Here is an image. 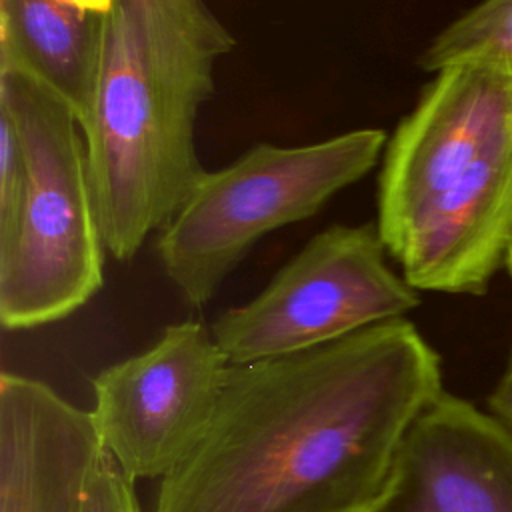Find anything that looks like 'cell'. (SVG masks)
Returning a JSON list of instances; mask_svg holds the SVG:
<instances>
[{
  "mask_svg": "<svg viewBox=\"0 0 512 512\" xmlns=\"http://www.w3.org/2000/svg\"><path fill=\"white\" fill-rule=\"evenodd\" d=\"M442 392L440 356L406 318L230 364L150 512H384L404 440Z\"/></svg>",
  "mask_w": 512,
  "mask_h": 512,
  "instance_id": "obj_1",
  "label": "cell"
},
{
  "mask_svg": "<svg viewBox=\"0 0 512 512\" xmlns=\"http://www.w3.org/2000/svg\"><path fill=\"white\" fill-rule=\"evenodd\" d=\"M236 38L206 0H114L84 126L106 250L132 260L204 174L200 108Z\"/></svg>",
  "mask_w": 512,
  "mask_h": 512,
  "instance_id": "obj_2",
  "label": "cell"
},
{
  "mask_svg": "<svg viewBox=\"0 0 512 512\" xmlns=\"http://www.w3.org/2000/svg\"><path fill=\"white\" fill-rule=\"evenodd\" d=\"M0 106L20 132L26 180L0 236V322L28 330L82 308L104 282V236L76 114L34 78L0 70Z\"/></svg>",
  "mask_w": 512,
  "mask_h": 512,
  "instance_id": "obj_3",
  "label": "cell"
},
{
  "mask_svg": "<svg viewBox=\"0 0 512 512\" xmlns=\"http://www.w3.org/2000/svg\"><path fill=\"white\" fill-rule=\"evenodd\" d=\"M388 134L356 128L318 142H258L234 162L204 170L158 232L156 254L190 306H204L270 232L312 218L374 170Z\"/></svg>",
  "mask_w": 512,
  "mask_h": 512,
  "instance_id": "obj_4",
  "label": "cell"
},
{
  "mask_svg": "<svg viewBox=\"0 0 512 512\" xmlns=\"http://www.w3.org/2000/svg\"><path fill=\"white\" fill-rule=\"evenodd\" d=\"M386 252L376 220L328 226L254 298L214 320L216 344L230 364H250L404 318L420 296L390 268Z\"/></svg>",
  "mask_w": 512,
  "mask_h": 512,
  "instance_id": "obj_5",
  "label": "cell"
},
{
  "mask_svg": "<svg viewBox=\"0 0 512 512\" xmlns=\"http://www.w3.org/2000/svg\"><path fill=\"white\" fill-rule=\"evenodd\" d=\"M228 366L212 330L184 320L96 374L90 414L102 448L132 482L162 480L190 456L210 426Z\"/></svg>",
  "mask_w": 512,
  "mask_h": 512,
  "instance_id": "obj_6",
  "label": "cell"
},
{
  "mask_svg": "<svg viewBox=\"0 0 512 512\" xmlns=\"http://www.w3.org/2000/svg\"><path fill=\"white\" fill-rule=\"evenodd\" d=\"M512 144V68L456 64L434 72L388 136L376 188V226L388 248L440 194Z\"/></svg>",
  "mask_w": 512,
  "mask_h": 512,
  "instance_id": "obj_7",
  "label": "cell"
},
{
  "mask_svg": "<svg viewBox=\"0 0 512 512\" xmlns=\"http://www.w3.org/2000/svg\"><path fill=\"white\" fill-rule=\"evenodd\" d=\"M384 512H512V432L442 392L404 440Z\"/></svg>",
  "mask_w": 512,
  "mask_h": 512,
  "instance_id": "obj_8",
  "label": "cell"
},
{
  "mask_svg": "<svg viewBox=\"0 0 512 512\" xmlns=\"http://www.w3.org/2000/svg\"><path fill=\"white\" fill-rule=\"evenodd\" d=\"M90 410L42 380L0 374V512H78L102 454Z\"/></svg>",
  "mask_w": 512,
  "mask_h": 512,
  "instance_id": "obj_9",
  "label": "cell"
},
{
  "mask_svg": "<svg viewBox=\"0 0 512 512\" xmlns=\"http://www.w3.org/2000/svg\"><path fill=\"white\" fill-rule=\"evenodd\" d=\"M102 14L60 0H0V70L22 72L90 118L100 60Z\"/></svg>",
  "mask_w": 512,
  "mask_h": 512,
  "instance_id": "obj_10",
  "label": "cell"
},
{
  "mask_svg": "<svg viewBox=\"0 0 512 512\" xmlns=\"http://www.w3.org/2000/svg\"><path fill=\"white\" fill-rule=\"evenodd\" d=\"M470 62L512 68V0L478 2L440 30L418 58L428 72Z\"/></svg>",
  "mask_w": 512,
  "mask_h": 512,
  "instance_id": "obj_11",
  "label": "cell"
},
{
  "mask_svg": "<svg viewBox=\"0 0 512 512\" xmlns=\"http://www.w3.org/2000/svg\"><path fill=\"white\" fill-rule=\"evenodd\" d=\"M26 180V160L18 126L0 106V236H4L20 210Z\"/></svg>",
  "mask_w": 512,
  "mask_h": 512,
  "instance_id": "obj_12",
  "label": "cell"
},
{
  "mask_svg": "<svg viewBox=\"0 0 512 512\" xmlns=\"http://www.w3.org/2000/svg\"><path fill=\"white\" fill-rule=\"evenodd\" d=\"M78 512H142L132 480L102 450L84 486Z\"/></svg>",
  "mask_w": 512,
  "mask_h": 512,
  "instance_id": "obj_13",
  "label": "cell"
},
{
  "mask_svg": "<svg viewBox=\"0 0 512 512\" xmlns=\"http://www.w3.org/2000/svg\"><path fill=\"white\" fill-rule=\"evenodd\" d=\"M488 406L490 414L512 432V356L508 360L506 372L502 374L496 388L488 396Z\"/></svg>",
  "mask_w": 512,
  "mask_h": 512,
  "instance_id": "obj_14",
  "label": "cell"
},
{
  "mask_svg": "<svg viewBox=\"0 0 512 512\" xmlns=\"http://www.w3.org/2000/svg\"><path fill=\"white\" fill-rule=\"evenodd\" d=\"M68 6H74L78 10H84V12H92V14H106L112 6L114 0H60Z\"/></svg>",
  "mask_w": 512,
  "mask_h": 512,
  "instance_id": "obj_15",
  "label": "cell"
},
{
  "mask_svg": "<svg viewBox=\"0 0 512 512\" xmlns=\"http://www.w3.org/2000/svg\"><path fill=\"white\" fill-rule=\"evenodd\" d=\"M506 264H508V270L512 274V244H510V250H508V256H506Z\"/></svg>",
  "mask_w": 512,
  "mask_h": 512,
  "instance_id": "obj_16",
  "label": "cell"
},
{
  "mask_svg": "<svg viewBox=\"0 0 512 512\" xmlns=\"http://www.w3.org/2000/svg\"><path fill=\"white\" fill-rule=\"evenodd\" d=\"M368 512H382V510H368Z\"/></svg>",
  "mask_w": 512,
  "mask_h": 512,
  "instance_id": "obj_17",
  "label": "cell"
}]
</instances>
